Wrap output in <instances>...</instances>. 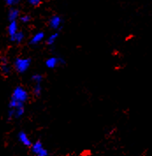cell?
<instances>
[{
	"mask_svg": "<svg viewBox=\"0 0 152 156\" xmlns=\"http://www.w3.org/2000/svg\"><path fill=\"white\" fill-rule=\"evenodd\" d=\"M18 23L16 21H11L8 26V34L10 35V38L12 37L18 33Z\"/></svg>",
	"mask_w": 152,
	"mask_h": 156,
	"instance_id": "obj_10",
	"label": "cell"
},
{
	"mask_svg": "<svg viewBox=\"0 0 152 156\" xmlns=\"http://www.w3.org/2000/svg\"><path fill=\"white\" fill-rule=\"evenodd\" d=\"M24 105H20V106L15 108H10L8 111V117L10 119L12 118V117L19 118V117H21L22 115H24Z\"/></svg>",
	"mask_w": 152,
	"mask_h": 156,
	"instance_id": "obj_5",
	"label": "cell"
},
{
	"mask_svg": "<svg viewBox=\"0 0 152 156\" xmlns=\"http://www.w3.org/2000/svg\"><path fill=\"white\" fill-rule=\"evenodd\" d=\"M28 93L27 91L25 89L24 87H17L16 88L14 89V91L12 92V101H14L16 102L19 103H22L24 104L25 102L28 100Z\"/></svg>",
	"mask_w": 152,
	"mask_h": 156,
	"instance_id": "obj_1",
	"label": "cell"
},
{
	"mask_svg": "<svg viewBox=\"0 0 152 156\" xmlns=\"http://www.w3.org/2000/svg\"><path fill=\"white\" fill-rule=\"evenodd\" d=\"M62 18L58 15H54L49 20V27L54 30H60L62 28Z\"/></svg>",
	"mask_w": 152,
	"mask_h": 156,
	"instance_id": "obj_6",
	"label": "cell"
},
{
	"mask_svg": "<svg viewBox=\"0 0 152 156\" xmlns=\"http://www.w3.org/2000/svg\"><path fill=\"white\" fill-rule=\"evenodd\" d=\"M24 37L25 36L23 32H18L15 35L11 37V41L17 42V43H20L21 41L24 40Z\"/></svg>",
	"mask_w": 152,
	"mask_h": 156,
	"instance_id": "obj_12",
	"label": "cell"
},
{
	"mask_svg": "<svg viewBox=\"0 0 152 156\" xmlns=\"http://www.w3.org/2000/svg\"><path fill=\"white\" fill-rule=\"evenodd\" d=\"M58 36H59V34L56 32V33L52 34H50L49 36H48V38L47 39V44L49 45V46H52V45H54L55 44V42L57 40V38H58Z\"/></svg>",
	"mask_w": 152,
	"mask_h": 156,
	"instance_id": "obj_13",
	"label": "cell"
},
{
	"mask_svg": "<svg viewBox=\"0 0 152 156\" xmlns=\"http://www.w3.org/2000/svg\"><path fill=\"white\" fill-rule=\"evenodd\" d=\"M43 80V77L40 74H34L32 77V81L34 84H41Z\"/></svg>",
	"mask_w": 152,
	"mask_h": 156,
	"instance_id": "obj_15",
	"label": "cell"
},
{
	"mask_svg": "<svg viewBox=\"0 0 152 156\" xmlns=\"http://www.w3.org/2000/svg\"><path fill=\"white\" fill-rule=\"evenodd\" d=\"M19 16V12L18 9L12 8L8 13V18L10 21H16V20Z\"/></svg>",
	"mask_w": 152,
	"mask_h": 156,
	"instance_id": "obj_11",
	"label": "cell"
},
{
	"mask_svg": "<svg viewBox=\"0 0 152 156\" xmlns=\"http://www.w3.org/2000/svg\"><path fill=\"white\" fill-rule=\"evenodd\" d=\"M33 94L34 95L36 96H40L41 92H42V87H41V84H34V87H33Z\"/></svg>",
	"mask_w": 152,
	"mask_h": 156,
	"instance_id": "obj_14",
	"label": "cell"
},
{
	"mask_svg": "<svg viewBox=\"0 0 152 156\" xmlns=\"http://www.w3.org/2000/svg\"><path fill=\"white\" fill-rule=\"evenodd\" d=\"M63 64H64V60L62 58H58V57L48 58L45 62V65L48 69H55L56 67Z\"/></svg>",
	"mask_w": 152,
	"mask_h": 156,
	"instance_id": "obj_4",
	"label": "cell"
},
{
	"mask_svg": "<svg viewBox=\"0 0 152 156\" xmlns=\"http://www.w3.org/2000/svg\"><path fill=\"white\" fill-rule=\"evenodd\" d=\"M18 139L21 144H23L25 147H31L32 146V141L27 136V134L24 132H20L18 134Z\"/></svg>",
	"mask_w": 152,
	"mask_h": 156,
	"instance_id": "obj_7",
	"label": "cell"
},
{
	"mask_svg": "<svg viewBox=\"0 0 152 156\" xmlns=\"http://www.w3.org/2000/svg\"><path fill=\"white\" fill-rule=\"evenodd\" d=\"M31 66V59L30 58H18L14 61V67L15 70L19 73H26Z\"/></svg>",
	"mask_w": 152,
	"mask_h": 156,
	"instance_id": "obj_2",
	"label": "cell"
},
{
	"mask_svg": "<svg viewBox=\"0 0 152 156\" xmlns=\"http://www.w3.org/2000/svg\"><path fill=\"white\" fill-rule=\"evenodd\" d=\"M33 154L35 156H48V151L40 141H36L31 146Z\"/></svg>",
	"mask_w": 152,
	"mask_h": 156,
	"instance_id": "obj_3",
	"label": "cell"
},
{
	"mask_svg": "<svg viewBox=\"0 0 152 156\" xmlns=\"http://www.w3.org/2000/svg\"><path fill=\"white\" fill-rule=\"evenodd\" d=\"M0 69H1V72L5 75H8L11 72V68L10 66L7 63V59L5 58H1V66H0Z\"/></svg>",
	"mask_w": 152,
	"mask_h": 156,
	"instance_id": "obj_9",
	"label": "cell"
},
{
	"mask_svg": "<svg viewBox=\"0 0 152 156\" xmlns=\"http://www.w3.org/2000/svg\"><path fill=\"white\" fill-rule=\"evenodd\" d=\"M19 1H20V0H16V4H17V3H19Z\"/></svg>",
	"mask_w": 152,
	"mask_h": 156,
	"instance_id": "obj_19",
	"label": "cell"
},
{
	"mask_svg": "<svg viewBox=\"0 0 152 156\" xmlns=\"http://www.w3.org/2000/svg\"><path fill=\"white\" fill-rule=\"evenodd\" d=\"M28 3L33 6H38L41 3V0H28Z\"/></svg>",
	"mask_w": 152,
	"mask_h": 156,
	"instance_id": "obj_16",
	"label": "cell"
},
{
	"mask_svg": "<svg viewBox=\"0 0 152 156\" xmlns=\"http://www.w3.org/2000/svg\"><path fill=\"white\" fill-rule=\"evenodd\" d=\"M44 37H45V34L43 32H38L32 37V39L30 41V44L31 45H37L40 43V41L44 40Z\"/></svg>",
	"mask_w": 152,
	"mask_h": 156,
	"instance_id": "obj_8",
	"label": "cell"
},
{
	"mask_svg": "<svg viewBox=\"0 0 152 156\" xmlns=\"http://www.w3.org/2000/svg\"><path fill=\"white\" fill-rule=\"evenodd\" d=\"M30 20H31V18H30V16H28V15H23V16L20 17V20H21L23 23H27V22H29Z\"/></svg>",
	"mask_w": 152,
	"mask_h": 156,
	"instance_id": "obj_17",
	"label": "cell"
},
{
	"mask_svg": "<svg viewBox=\"0 0 152 156\" xmlns=\"http://www.w3.org/2000/svg\"><path fill=\"white\" fill-rule=\"evenodd\" d=\"M5 2L8 5H12L14 4H16V0H5Z\"/></svg>",
	"mask_w": 152,
	"mask_h": 156,
	"instance_id": "obj_18",
	"label": "cell"
}]
</instances>
